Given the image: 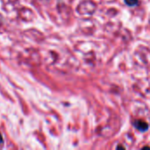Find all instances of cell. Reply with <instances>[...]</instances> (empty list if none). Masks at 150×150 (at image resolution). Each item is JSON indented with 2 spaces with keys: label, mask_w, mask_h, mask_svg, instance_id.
<instances>
[{
  "label": "cell",
  "mask_w": 150,
  "mask_h": 150,
  "mask_svg": "<svg viewBox=\"0 0 150 150\" xmlns=\"http://www.w3.org/2000/svg\"><path fill=\"white\" fill-rule=\"evenodd\" d=\"M134 126H135L139 131H140V132L146 131L147 128H148V125H147L145 121H143V120H141V119L136 120V121L134 122Z\"/></svg>",
  "instance_id": "6da1fadb"
},
{
  "label": "cell",
  "mask_w": 150,
  "mask_h": 150,
  "mask_svg": "<svg viewBox=\"0 0 150 150\" xmlns=\"http://www.w3.org/2000/svg\"><path fill=\"white\" fill-rule=\"evenodd\" d=\"M125 3L129 6H134L137 5L138 0H125Z\"/></svg>",
  "instance_id": "7a4b0ae2"
},
{
  "label": "cell",
  "mask_w": 150,
  "mask_h": 150,
  "mask_svg": "<svg viewBox=\"0 0 150 150\" xmlns=\"http://www.w3.org/2000/svg\"><path fill=\"white\" fill-rule=\"evenodd\" d=\"M2 142H3V137L1 134H0V143H2Z\"/></svg>",
  "instance_id": "3957f363"
}]
</instances>
